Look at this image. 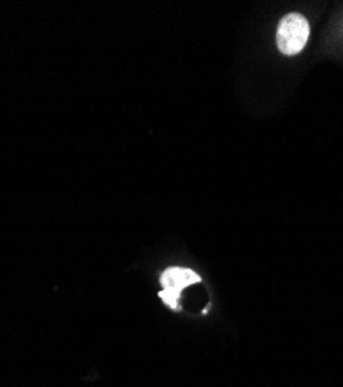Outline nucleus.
<instances>
[{"instance_id": "nucleus-1", "label": "nucleus", "mask_w": 343, "mask_h": 387, "mask_svg": "<svg viewBox=\"0 0 343 387\" xmlns=\"http://www.w3.org/2000/svg\"><path fill=\"white\" fill-rule=\"evenodd\" d=\"M308 39L309 24L304 16L291 12L281 19L277 30V45L283 55H299L305 49Z\"/></svg>"}, {"instance_id": "nucleus-2", "label": "nucleus", "mask_w": 343, "mask_h": 387, "mask_svg": "<svg viewBox=\"0 0 343 387\" xmlns=\"http://www.w3.org/2000/svg\"><path fill=\"white\" fill-rule=\"evenodd\" d=\"M200 280L201 277L191 268L170 266V268H167L163 273V276H161V285H163L164 290L159 291V298L163 299L164 304L169 305L170 309H177L181 291L192 284H198Z\"/></svg>"}]
</instances>
